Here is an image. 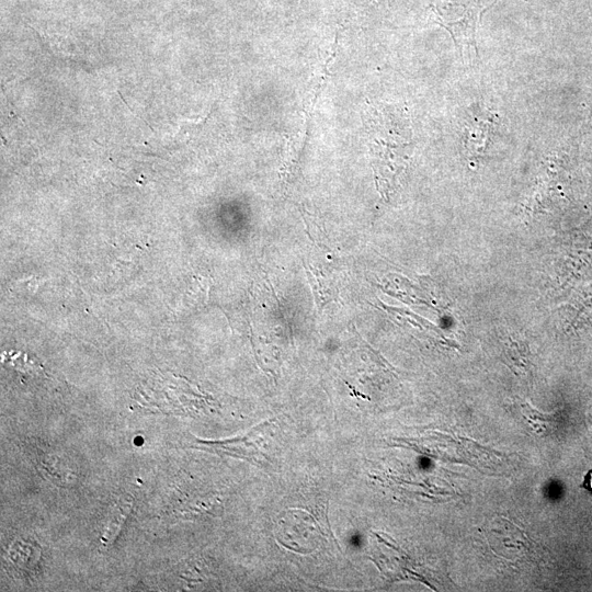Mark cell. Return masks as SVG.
<instances>
[{
	"instance_id": "1",
	"label": "cell",
	"mask_w": 592,
	"mask_h": 592,
	"mask_svg": "<svg viewBox=\"0 0 592 592\" xmlns=\"http://www.w3.org/2000/svg\"><path fill=\"white\" fill-rule=\"evenodd\" d=\"M376 185L382 195L388 196L392 191L396 177L402 170L407 158L403 141L395 127L394 119L385 111L369 110L364 117Z\"/></svg>"
},
{
	"instance_id": "2",
	"label": "cell",
	"mask_w": 592,
	"mask_h": 592,
	"mask_svg": "<svg viewBox=\"0 0 592 592\" xmlns=\"http://www.w3.org/2000/svg\"><path fill=\"white\" fill-rule=\"evenodd\" d=\"M134 499L129 494H123L112 506L100 543L103 546L111 545L118 535L123 524L132 511Z\"/></svg>"
},
{
	"instance_id": "3",
	"label": "cell",
	"mask_w": 592,
	"mask_h": 592,
	"mask_svg": "<svg viewBox=\"0 0 592 592\" xmlns=\"http://www.w3.org/2000/svg\"><path fill=\"white\" fill-rule=\"evenodd\" d=\"M309 284L315 296V303L319 311L338 296V289L331 280L326 278L318 273L314 267L306 270Z\"/></svg>"
},
{
	"instance_id": "4",
	"label": "cell",
	"mask_w": 592,
	"mask_h": 592,
	"mask_svg": "<svg viewBox=\"0 0 592 592\" xmlns=\"http://www.w3.org/2000/svg\"><path fill=\"white\" fill-rule=\"evenodd\" d=\"M589 486H590V488L592 489V473H591L590 476H589Z\"/></svg>"
}]
</instances>
